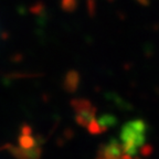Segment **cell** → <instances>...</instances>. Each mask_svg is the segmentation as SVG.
<instances>
[{"label":"cell","instance_id":"6da1fadb","mask_svg":"<svg viewBox=\"0 0 159 159\" xmlns=\"http://www.w3.org/2000/svg\"><path fill=\"white\" fill-rule=\"evenodd\" d=\"M148 125L143 119H134L123 125L120 129V142L125 154L135 156L146 142Z\"/></svg>","mask_w":159,"mask_h":159},{"label":"cell","instance_id":"52a82bcc","mask_svg":"<svg viewBox=\"0 0 159 159\" xmlns=\"http://www.w3.org/2000/svg\"><path fill=\"white\" fill-rule=\"evenodd\" d=\"M87 129H89V132L91 133V134L93 135H97V134H102L103 130H102V127H101V125H99L98 120H96V119H92L91 122L89 123V125H87Z\"/></svg>","mask_w":159,"mask_h":159},{"label":"cell","instance_id":"3957f363","mask_svg":"<svg viewBox=\"0 0 159 159\" xmlns=\"http://www.w3.org/2000/svg\"><path fill=\"white\" fill-rule=\"evenodd\" d=\"M9 152L17 159H40L41 158V148L34 147L31 149H25L21 147H15L12 145H7L5 147Z\"/></svg>","mask_w":159,"mask_h":159},{"label":"cell","instance_id":"8992f818","mask_svg":"<svg viewBox=\"0 0 159 159\" xmlns=\"http://www.w3.org/2000/svg\"><path fill=\"white\" fill-rule=\"evenodd\" d=\"M79 81L80 77L79 74L76 72H70L66 76V80H65V87H66L69 91L71 92H74L75 89H77V85H79Z\"/></svg>","mask_w":159,"mask_h":159},{"label":"cell","instance_id":"7c38bea8","mask_svg":"<svg viewBox=\"0 0 159 159\" xmlns=\"http://www.w3.org/2000/svg\"><path fill=\"white\" fill-rule=\"evenodd\" d=\"M120 159H133V158H132V156H130V155H128V154H124L122 157H120Z\"/></svg>","mask_w":159,"mask_h":159},{"label":"cell","instance_id":"5b68a950","mask_svg":"<svg viewBox=\"0 0 159 159\" xmlns=\"http://www.w3.org/2000/svg\"><path fill=\"white\" fill-rule=\"evenodd\" d=\"M19 145L21 148L31 149L37 147V142L35 139L31 136V134H22L19 137Z\"/></svg>","mask_w":159,"mask_h":159},{"label":"cell","instance_id":"8fae6325","mask_svg":"<svg viewBox=\"0 0 159 159\" xmlns=\"http://www.w3.org/2000/svg\"><path fill=\"white\" fill-rule=\"evenodd\" d=\"M136 1L139 5L144 6V7H148V6L150 5V0H136Z\"/></svg>","mask_w":159,"mask_h":159},{"label":"cell","instance_id":"ba28073f","mask_svg":"<svg viewBox=\"0 0 159 159\" xmlns=\"http://www.w3.org/2000/svg\"><path fill=\"white\" fill-rule=\"evenodd\" d=\"M139 152H140V155L143 157H149L154 152V147L150 144H144L139 148Z\"/></svg>","mask_w":159,"mask_h":159},{"label":"cell","instance_id":"7a4b0ae2","mask_svg":"<svg viewBox=\"0 0 159 159\" xmlns=\"http://www.w3.org/2000/svg\"><path fill=\"white\" fill-rule=\"evenodd\" d=\"M124 154L122 144L117 142L116 139L112 138L106 145L102 146V148L99 149L98 157H102L104 159H120Z\"/></svg>","mask_w":159,"mask_h":159},{"label":"cell","instance_id":"277c9868","mask_svg":"<svg viewBox=\"0 0 159 159\" xmlns=\"http://www.w3.org/2000/svg\"><path fill=\"white\" fill-rule=\"evenodd\" d=\"M98 123L102 127L103 133H105L109 127H114L117 125V118L114 115L111 114H104L98 118Z\"/></svg>","mask_w":159,"mask_h":159},{"label":"cell","instance_id":"9c48e42d","mask_svg":"<svg viewBox=\"0 0 159 159\" xmlns=\"http://www.w3.org/2000/svg\"><path fill=\"white\" fill-rule=\"evenodd\" d=\"M64 7L65 9L73 10L76 7V0H64Z\"/></svg>","mask_w":159,"mask_h":159},{"label":"cell","instance_id":"30bf717a","mask_svg":"<svg viewBox=\"0 0 159 159\" xmlns=\"http://www.w3.org/2000/svg\"><path fill=\"white\" fill-rule=\"evenodd\" d=\"M87 8L91 16H94L95 13V0H87Z\"/></svg>","mask_w":159,"mask_h":159}]
</instances>
